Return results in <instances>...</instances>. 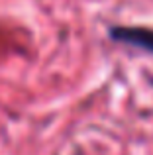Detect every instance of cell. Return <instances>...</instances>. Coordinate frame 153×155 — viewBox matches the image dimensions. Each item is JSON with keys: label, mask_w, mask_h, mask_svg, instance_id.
Returning a JSON list of instances; mask_svg holds the SVG:
<instances>
[{"label": "cell", "mask_w": 153, "mask_h": 155, "mask_svg": "<svg viewBox=\"0 0 153 155\" xmlns=\"http://www.w3.org/2000/svg\"><path fill=\"white\" fill-rule=\"evenodd\" d=\"M110 35L116 41H122L126 45H134L139 49L153 53V30L149 28H122L116 26L110 30Z\"/></svg>", "instance_id": "6da1fadb"}]
</instances>
